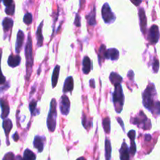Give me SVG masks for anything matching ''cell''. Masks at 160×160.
Wrapping results in <instances>:
<instances>
[{
  "instance_id": "cell-43",
  "label": "cell",
  "mask_w": 160,
  "mask_h": 160,
  "mask_svg": "<svg viewBox=\"0 0 160 160\" xmlns=\"http://www.w3.org/2000/svg\"><path fill=\"white\" fill-rule=\"evenodd\" d=\"M90 86L91 88H95V81H94V79L90 80Z\"/></svg>"
},
{
  "instance_id": "cell-46",
  "label": "cell",
  "mask_w": 160,
  "mask_h": 160,
  "mask_svg": "<svg viewBox=\"0 0 160 160\" xmlns=\"http://www.w3.org/2000/svg\"><path fill=\"white\" fill-rule=\"evenodd\" d=\"M16 160H23V159H22V158L20 157V156H17V159H16Z\"/></svg>"
},
{
  "instance_id": "cell-34",
  "label": "cell",
  "mask_w": 160,
  "mask_h": 160,
  "mask_svg": "<svg viewBox=\"0 0 160 160\" xmlns=\"http://www.w3.org/2000/svg\"><path fill=\"white\" fill-rule=\"evenodd\" d=\"M36 106H37V102L33 101L30 103L29 105V109L31 110V112L32 115H34V112L36 110Z\"/></svg>"
},
{
  "instance_id": "cell-39",
  "label": "cell",
  "mask_w": 160,
  "mask_h": 160,
  "mask_svg": "<svg viewBox=\"0 0 160 160\" xmlns=\"http://www.w3.org/2000/svg\"><path fill=\"white\" fill-rule=\"evenodd\" d=\"M13 2H14L12 1V0H7V1H6V0H5V1H3V4H4L6 6H9V5L12 4Z\"/></svg>"
},
{
  "instance_id": "cell-17",
  "label": "cell",
  "mask_w": 160,
  "mask_h": 160,
  "mask_svg": "<svg viewBox=\"0 0 160 160\" xmlns=\"http://www.w3.org/2000/svg\"><path fill=\"white\" fill-rule=\"evenodd\" d=\"M83 73L84 74H88L90 73L91 70H92V62H91V59L88 56H84V59H83Z\"/></svg>"
},
{
  "instance_id": "cell-30",
  "label": "cell",
  "mask_w": 160,
  "mask_h": 160,
  "mask_svg": "<svg viewBox=\"0 0 160 160\" xmlns=\"http://www.w3.org/2000/svg\"><path fill=\"white\" fill-rule=\"evenodd\" d=\"M23 22H24V23H26L27 25H30L33 21L32 14H31V12H27L24 15V17H23Z\"/></svg>"
},
{
  "instance_id": "cell-3",
  "label": "cell",
  "mask_w": 160,
  "mask_h": 160,
  "mask_svg": "<svg viewBox=\"0 0 160 160\" xmlns=\"http://www.w3.org/2000/svg\"><path fill=\"white\" fill-rule=\"evenodd\" d=\"M112 102H113L116 112L117 113H120L123 110V104H124V95H123L121 84H117L115 86V91L112 94Z\"/></svg>"
},
{
  "instance_id": "cell-9",
  "label": "cell",
  "mask_w": 160,
  "mask_h": 160,
  "mask_svg": "<svg viewBox=\"0 0 160 160\" xmlns=\"http://www.w3.org/2000/svg\"><path fill=\"white\" fill-rule=\"evenodd\" d=\"M0 107L2 109L1 118L6 120L9 113V106L8 102L4 98H0Z\"/></svg>"
},
{
  "instance_id": "cell-26",
  "label": "cell",
  "mask_w": 160,
  "mask_h": 160,
  "mask_svg": "<svg viewBox=\"0 0 160 160\" xmlns=\"http://www.w3.org/2000/svg\"><path fill=\"white\" fill-rule=\"evenodd\" d=\"M36 159V156L32 151H31L30 149H26L23 152V160H35Z\"/></svg>"
},
{
  "instance_id": "cell-18",
  "label": "cell",
  "mask_w": 160,
  "mask_h": 160,
  "mask_svg": "<svg viewBox=\"0 0 160 160\" xmlns=\"http://www.w3.org/2000/svg\"><path fill=\"white\" fill-rule=\"evenodd\" d=\"M73 89V79L72 77H68L66 79L63 85V92H71Z\"/></svg>"
},
{
  "instance_id": "cell-7",
  "label": "cell",
  "mask_w": 160,
  "mask_h": 160,
  "mask_svg": "<svg viewBox=\"0 0 160 160\" xmlns=\"http://www.w3.org/2000/svg\"><path fill=\"white\" fill-rule=\"evenodd\" d=\"M159 31L157 25H152L148 31V40L151 44H156L159 39Z\"/></svg>"
},
{
  "instance_id": "cell-25",
  "label": "cell",
  "mask_w": 160,
  "mask_h": 160,
  "mask_svg": "<svg viewBox=\"0 0 160 160\" xmlns=\"http://www.w3.org/2000/svg\"><path fill=\"white\" fill-rule=\"evenodd\" d=\"M12 25H13V20L11 18H9V17H6L4 18L2 21V27L3 30H4L5 32H7L9 30L12 28Z\"/></svg>"
},
{
  "instance_id": "cell-37",
  "label": "cell",
  "mask_w": 160,
  "mask_h": 160,
  "mask_svg": "<svg viewBox=\"0 0 160 160\" xmlns=\"http://www.w3.org/2000/svg\"><path fill=\"white\" fill-rule=\"evenodd\" d=\"M9 83H7V84H6V85L3 86V87H0V94L2 93V92H4L6 90H7V89L9 88Z\"/></svg>"
},
{
  "instance_id": "cell-41",
  "label": "cell",
  "mask_w": 160,
  "mask_h": 160,
  "mask_svg": "<svg viewBox=\"0 0 160 160\" xmlns=\"http://www.w3.org/2000/svg\"><path fill=\"white\" fill-rule=\"evenodd\" d=\"M12 138H13V140L15 141V142H17V141L19 140V135H18V133L16 132L15 134L12 135Z\"/></svg>"
},
{
  "instance_id": "cell-19",
  "label": "cell",
  "mask_w": 160,
  "mask_h": 160,
  "mask_svg": "<svg viewBox=\"0 0 160 160\" xmlns=\"http://www.w3.org/2000/svg\"><path fill=\"white\" fill-rule=\"evenodd\" d=\"M109 81L114 86H116L117 84H120V83L123 81V78L120 77L118 73H115V72H112L109 75Z\"/></svg>"
},
{
  "instance_id": "cell-1",
  "label": "cell",
  "mask_w": 160,
  "mask_h": 160,
  "mask_svg": "<svg viewBox=\"0 0 160 160\" xmlns=\"http://www.w3.org/2000/svg\"><path fill=\"white\" fill-rule=\"evenodd\" d=\"M156 90L153 84H149L142 94L143 105L154 116L160 115V102L155 101Z\"/></svg>"
},
{
  "instance_id": "cell-28",
  "label": "cell",
  "mask_w": 160,
  "mask_h": 160,
  "mask_svg": "<svg viewBox=\"0 0 160 160\" xmlns=\"http://www.w3.org/2000/svg\"><path fill=\"white\" fill-rule=\"evenodd\" d=\"M106 48L104 45H102L100 46L99 50H98V61H99L100 65L102 64V62L105 59V55H106Z\"/></svg>"
},
{
  "instance_id": "cell-27",
  "label": "cell",
  "mask_w": 160,
  "mask_h": 160,
  "mask_svg": "<svg viewBox=\"0 0 160 160\" xmlns=\"http://www.w3.org/2000/svg\"><path fill=\"white\" fill-rule=\"evenodd\" d=\"M102 126H103V129H104L105 132L106 134H109L110 132V120H109V117H106V118H104L102 120Z\"/></svg>"
},
{
  "instance_id": "cell-8",
  "label": "cell",
  "mask_w": 160,
  "mask_h": 160,
  "mask_svg": "<svg viewBox=\"0 0 160 160\" xmlns=\"http://www.w3.org/2000/svg\"><path fill=\"white\" fill-rule=\"evenodd\" d=\"M59 108H60L61 113L62 115H68L70 109V102L68 97L66 95H63L60 98V102H59Z\"/></svg>"
},
{
  "instance_id": "cell-16",
  "label": "cell",
  "mask_w": 160,
  "mask_h": 160,
  "mask_svg": "<svg viewBox=\"0 0 160 160\" xmlns=\"http://www.w3.org/2000/svg\"><path fill=\"white\" fill-rule=\"evenodd\" d=\"M23 40H24V34L21 30H20L17 33V42H16V52H17V53H19L21 50L23 44Z\"/></svg>"
},
{
  "instance_id": "cell-45",
  "label": "cell",
  "mask_w": 160,
  "mask_h": 160,
  "mask_svg": "<svg viewBox=\"0 0 160 160\" xmlns=\"http://www.w3.org/2000/svg\"><path fill=\"white\" fill-rule=\"evenodd\" d=\"M77 160H86V159H85V158H84V157H80V158H78V159Z\"/></svg>"
},
{
  "instance_id": "cell-13",
  "label": "cell",
  "mask_w": 160,
  "mask_h": 160,
  "mask_svg": "<svg viewBox=\"0 0 160 160\" xmlns=\"http://www.w3.org/2000/svg\"><path fill=\"white\" fill-rule=\"evenodd\" d=\"M45 138L44 137H40V136H35L34 139L33 145L35 148L38 150L39 152H42L43 151L44 145H45Z\"/></svg>"
},
{
  "instance_id": "cell-6",
  "label": "cell",
  "mask_w": 160,
  "mask_h": 160,
  "mask_svg": "<svg viewBox=\"0 0 160 160\" xmlns=\"http://www.w3.org/2000/svg\"><path fill=\"white\" fill-rule=\"evenodd\" d=\"M102 17L105 23H108V24L113 23L116 20V16L112 12L110 6L107 2L105 3L102 8Z\"/></svg>"
},
{
  "instance_id": "cell-33",
  "label": "cell",
  "mask_w": 160,
  "mask_h": 160,
  "mask_svg": "<svg viewBox=\"0 0 160 160\" xmlns=\"http://www.w3.org/2000/svg\"><path fill=\"white\" fill-rule=\"evenodd\" d=\"M159 62L157 59L155 58L154 61H153L152 63V69H153V72L154 73H157L159 71Z\"/></svg>"
},
{
  "instance_id": "cell-21",
  "label": "cell",
  "mask_w": 160,
  "mask_h": 160,
  "mask_svg": "<svg viewBox=\"0 0 160 160\" xmlns=\"http://www.w3.org/2000/svg\"><path fill=\"white\" fill-rule=\"evenodd\" d=\"M95 15H96V12H95V8L93 7V9H92L90 12H89L88 15H86V19L88 20V23L90 26H95L96 24V19H95Z\"/></svg>"
},
{
  "instance_id": "cell-11",
  "label": "cell",
  "mask_w": 160,
  "mask_h": 160,
  "mask_svg": "<svg viewBox=\"0 0 160 160\" xmlns=\"http://www.w3.org/2000/svg\"><path fill=\"white\" fill-rule=\"evenodd\" d=\"M120 160H131L130 159V149L127 145L126 142L123 141L120 150Z\"/></svg>"
},
{
  "instance_id": "cell-40",
  "label": "cell",
  "mask_w": 160,
  "mask_h": 160,
  "mask_svg": "<svg viewBox=\"0 0 160 160\" xmlns=\"http://www.w3.org/2000/svg\"><path fill=\"white\" fill-rule=\"evenodd\" d=\"M117 121H118L119 123H120V126H121L122 128H123V131H125V128H124V126H123V121H122V120L120 118V117H118V118H117Z\"/></svg>"
},
{
  "instance_id": "cell-22",
  "label": "cell",
  "mask_w": 160,
  "mask_h": 160,
  "mask_svg": "<svg viewBox=\"0 0 160 160\" xmlns=\"http://www.w3.org/2000/svg\"><path fill=\"white\" fill-rule=\"evenodd\" d=\"M2 128L4 129L5 134H6V136L7 137V139H8V136H9V132H10V131L12 130V121H11L9 119H6V120H3Z\"/></svg>"
},
{
  "instance_id": "cell-10",
  "label": "cell",
  "mask_w": 160,
  "mask_h": 160,
  "mask_svg": "<svg viewBox=\"0 0 160 160\" xmlns=\"http://www.w3.org/2000/svg\"><path fill=\"white\" fill-rule=\"evenodd\" d=\"M139 19H140V27L141 30H142V32L143 34H145V31H146V27H147V18L146 16H145V9L143 8H141L139 9Z\"/></svg>"
},
{
  "instance_id": "cell-31",
  "label": "cell",
  "mask_w": 160,
  "mask_h": 160,
  "mask_svg": "<svg viewBox=\"0 0 160 160\" xmlns=\"http://www.w3.org/2000/svg\"><path fill=\"white\" fill-rule=\"evenodd\" d=\"M14 11H15V4L14 2L12 4L9 5V6H6V9H5V12H6V14L8 15H13Z\"/></svg>"
},
{
  "instance_id": "cell-24",
  "label": "cell",
  "mask_w": 160,
  "mask_h": 160,
  "mask_svg": "<svg viewBox=\"0 0 160 160\" xmlns=\"http://www.w3.org/2000/svg\"><path fill=\"white\" fill-rule=\"evenodd\" d=\"M59 70H60V67L59 66H56L54 70H53L52 76V88H55L56 84H57L58 79H59Z\"/></svg>"
},
{
  "instance_id": "cell-14",
  "label": "cell",
  "mask_w": 160,
  "mask_h": 160,
  "mask_svg": "<svg viewBox=\"0 0 160 160\" xmlns=\"http://www.w3.org/2000/svg\"><path fill=\"white\" fill-rule=\"evenodd\" d=\"M128 136L129 137L130 140L131 141V148H130V152L131 153L132 156H134L136 153V151H137V148H136L135 142H134V139H135L136 133L134 130H131L128 133Z\"/></svg>"
},
{
  "instance_id": "cell-44",
  "label": "cell",
  "mask_w": 160,
  "mask_h": 160,
  "mask_svg": "<svg viewBox=\"0 0 160 160\" xmlns=\"http://www.w3.org/2000/svg\"><path fill=\"white\" fill-rule=\"evenodd\" d=\"M132 2V3H134V5H136V6H138V5H140L141 3H142V1L137 2H135L132 1V2Z\"/></svg>"
},
{
  "instance_id": "cell-12",
  "label": "cell",
  "mask_w": 160,
  "mask_h": 160,
  "mask_svg": "<svg viewBox=\"0 0 160 160\" xmlns=\"http://www.w3.org/2000/svg\"><path fill=\"white\" fill-rule=\"evenodd\" d=\"M120 56V52L117 48H109L106 51L105 59H111L112 61H116L119 59Z\"/></svg>"
},
{
  "instance_id": "cell-20",
  "label": "cell",
  "mask_w": 160,
  "mask_h": 160,
  "mask_svg": "<svg viewBox=\"0 0 160 160\" xmlns=\"http://www.w3.org/2000/svg\"><path fill=\"white\" fill-rule=\"evenodd\" d=\"M43 26V21L40 23V25L38 28L37 31H36V36H37V45L38 47H42L43 45V36H42V28Z\"/></svg>"
},
{
  "instance_id": "cell-5",
  "label": "cell",
  "mask_w": 160,
  "mask_h": 160,
  "mask_svg": "<svg viewBox=\"0 0 160 160\" xmlns=\"http://www.w3.org/2000/svg\"><path fill=\"white\" fill-rule=\"evenodd\" d=\"M131 122L133 124L142 128L143 130H149L152 128L151 121L147 118L145 114L142 111H141L134 118L131 119Z\"/></svg>"
},
{
  "instance_id": "cell-2",
  "label": "cell",
  "mask_w": 160,
  "mask_h": 160,
  "mask_svg": "<svg viewBox=\"0 0 160 160\" xmlns=\"http://www.w3.org/2000/svg\"><path fill=\"white\" fill-rule=\"evenodd\" d=\"M25 56H26V67H27V76L26 79L29 80L30 76L31 74L33 67V47H32V39L31 34H28V42L25 46Z\"/></svg>"
},
{
  "instance_id": "cell-32",
  "label": "cell",
  "mask_w": 160,
  "mask_h": 160,
  "mask_svg": "<svg viewBox=\"0 0 160 160\" xmlns=\"http://www.w3.org/2000/svg\"><path fill=\"white\" fill-rule=\"evenodd\" d=\"M2 53V49H0V84H4L5 83H6V78L3 76L2 73V70H1Z\"/></svg>"
},
{
  "instance_id": "cell-15",
  "label": "cell",
  "mask_w": 160,
  "mask_h": 160,
  "mask_svg": "<svg viewBox=\"0 0 160 160\" xmlns=\"http://www.w3.org/2000/svg\"><path fill=\"white\" fill-rule=\"evenodd\" d=\"M20 62H21V58H20V56H18V55L17 56H14L12 54H11L9 56L7 61L8 65L10 67H12V68L18 67L20 64Z\"/></svg>"
},
{
  "instance_id": "cell-23",
  "label": "cell",
  "mask_w": 160,
  "mask_h": 160,
  "mask_svg": "<svg viewBox=\"0 0 160 160\" xmlns=\"http://www.w3.org/2000/svg\"><path fill=\"white\" fill-rule=\"evenodd\" d=\"M111 153H112L111 142L109 139L106 138V141H105V156H106V160L111 159Z\"/></svg>"
},
{
  "instance_id": "cell-29",
  "label": "cell",
  "mask_w": 160,
  "mask_h": 160,
  "mask_svg": "<svg viewBox=\"0 0 160 160\" xmlns=\"http://www.w3.org/2000/svg\"><path fill=\"white\" fill-rule=\"evenodd\" d=\"M82 123H83V126L85 129L88 130L89 128H91L92 126V121L89 120H88V118L86 117L85 114L83 113V117H82Z\"/></svg>"
},
{
  "instance_id": "cell-4",
  "label": "cell",
  "mask_w": 160,
  "mask_h": 160,
  "mask_svg": "<svg viewBox=\"0 0 160 160\" xmlns=\"http://www.w3.org/2000/svg\"><path fill=\"white\" fill-rule=\"evenodd\" d=\"M56 117H57V110H56V101L52 98L50 102V110L47 118V127L50 132H53L56 129Z\"/></svg>"
},
{
  "instance_id": "cell-38",
  "label": "cell",
  "mask_w": 160,
  "mask_h": 160,
  "mask_svg": "<svg viewBox=\"0 0 160 160\" xmlns=\"http://www.w3.org/2000/svg\"><path fill=\"white\" fill-rule=\"evenodd\" d=\"M128 77L130 78V79H131V81H134V72H133L132 70H130V71L128 72Z\"/></svg>"
},
{
  "instance_id": "cell-36",
  "label": "cell",
  "mask_w": 160,
  "mask_h": 160,
  "mask_svg": "<svg viewBox=\"0 0 160 160\" xmlns=\"http://www.w3.org/2000/svg\"><path fill=\"white\" fill-rule=\"evenodd\" d=\"M74 24L76 25L77 27H80V26H81V17H80L79 14H78V13L76 14Z\"/></svg>"
},
{
  "instance_id": "cell-42",
  "label": "cell",
  "mask_w": 160,
  "mask_h": 160,
  "mask_svg": "<svg viewBox=\"0 0 160 160\" xmlns=\"http://www.w3.org/2000/svg\"><path fill=\"white\" fill-rule=\"evenodd\" d=\"M145 142H149V141L152 139V136L149 135V134H145Z\"/></svg>"
},
{
  "instance_id": "cell-35",
  "label": "cell",
  "mask_w": 160,
  "mask_h": 160,
  "mask_svg": "<svg viewBox=\"0 0 160 160\" xmlns=\"http://www.w3.org/2000/svg\"><path fill=\"white\" fill-rule=\"evenodd\" d=\"M2 160H16L15 156L12 152H8L5 155Z\"/></svg>"
}]
</instances>
